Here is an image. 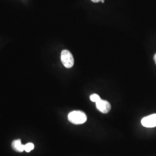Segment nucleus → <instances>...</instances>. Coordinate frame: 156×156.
<instances>
[{
    "mask_svg": "<svg viewBox=\"0 0 156 156\" xmlns=\"http://www.w3.org/2000/svg\"><path fill=\"white\" fill-rule=\"evenodd\" d=\"M68 120L74 124H82L87 120V116L83 112L74 111L68 114Z\"/></svg>",
    "mask_w": 156,
    "mask_h": 156,
    "instance_id": "1",
    "label": "nucleus"
},
{
    "mask_svg": "<svg viewBox=\"0 0 156 156\" xmlns=\"http://www.w3.org/2000/svg\"><path fill=\"white\" fill-rule=\"evenodd\" d=\"M61 60L63 66L67 68H71L74 65L73 57L69 50H63L62 51Z\"/></svg>",
    "mask_w": 156,
    "mask_h": 156,
    "instance_id": "2",
    "label": "nucleus"
},
{
    "mask_svg": "<svg viewBox=\"0 0 156 156\" xmlns=\"http://www.w3.org/2000/svg\"><path fill=\"white\" fill-rule=\"evenodd\" d=\"M143 126L147 128H153L156 127V114H152L144 117L141 120Z\"/></svg>",
    "mask_w": 156,
    "mask_h": 156,
    "instance_id": "3",
    "label": "nucleus"
},
{
    "mask_svg": "<svg viewBox=\"0 0 156 156\" xmlns=\"http://www.w3.org/2000/svg\"><path fill=\"white\" fill-rule=\"evenodd\" d=\"M96 103V107L97 109L102 113H107L111 111V105L107 101L101 100L98 101Z\"/></svg>",
    "mask_w": 156,
    "mask_h": 156,
    "instance_id": "4",
    "label": "nucleus"
},
{
    "mask_svg": "<svg viewBox=\"0 0 156 156\" xmlns=\"http://www.w3.org/2000/svg\"><path fill=\"white\" fill-rule=\"evenodd\" d=\"M12 147L17 152H23L24 151V145L22 144L20 140H15L12 144Z\"/></svg>",
    "mask_w": 156,
    "mask_h": 156,
    "instance_id": "5",
    "label": "nucleus"
},
{
    "mask_svg": "<svg viewBox=\"0 0 156 156\" xmlns=\"http://www.w3.org/2000/svg\"><path fill=\"white\" fill-rule=\"evenodd\" d=\"M34 149V145L33 143H28L24 145V151L26 152H30Z\"/></svg>",
    "mask_w": 156,
    "mask_h": 156,
    "instance_id": "6",
    "label": "nucleus"
},
{
    "mask_svg": "<svg viewBox=\"0 0 156 156\" xmlns=\"http://www.w3.org/2000/svg\"><path fill=\"white\" fill-rule=\"evenodd\" d=\"M90 99L92 102H97L98 101L100 100L101 98L98 95L96 94H91L90 96Z\"/></svg>",
    "mask_w": 156,
    "mask_h": 156,
    "instance_id": "7",
    "label": "nucleus"
},
{
    "mask_svg": "<svg viewBox=\"0 0 156 156\" xmlns=\"http://www.w3.org/2000/svg\"><path fill=\"white\" fill-rule=\"evenodd\" d=\"M92 2H95V3H97V2H98L101 1L102 3H104V0H91Z\"/></svg>",
    "mask_w": 156,
    "mask_h": 156,
    "instance_id": "8",
    "label": "nucleus"
},
{
    "mask_svg": "<svg viewBox=\"0 0 156 156\" xmlns=\"http://www.w3.org/2000/svg\"><path fill=\"white\" fill-rule=\"evenodd\" d=\"M154 61H155V62H156V53L155 54L154 56Z\"/></svg>",
    "mask_w": 156,
    "mask_h": 156,
    "instance_id": "9",
    "label": "nucleus"
}]
</instances>
